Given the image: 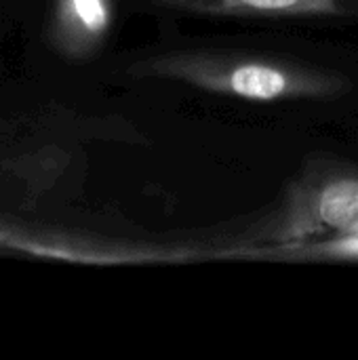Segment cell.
I'll return each instance as SVG.
<instances>
[{
  "label": "cell",
  "instance_id": "obj_1",
  "mask_svg": "<svg viewBox=\"0 0 358 360\" xmlns=\"http://www.w3.org/2000/svg\"><path fill=\"white\" fill-rule=\"evenodd\" d=\"M135 72V76L173 80L205 93L257 103L329 99L348 89V80L338 72L241 53H165L146 59Z\"/></svg>",
  "mask_w": 358,
  "mask_h": 360
},
{
  "label": "cell",
  "instance_id": "obj_2",
  "mask_svg": "<svg viewBox=\"0 0 358 360\" xmlns=\"http://www.w3.org/2000/svg\"><path fill=\"white\" fill-rule=\"evenodd\" d=\"M323 234L358 236V171L321 167L304 175L262 238L293 247Z\"/></svg>",
  "mask_w": 358,
  "mask_h": 360
},
{
  "label": "cell",
  "instance_id": "obj_3",
  "mask_svg": "<svg viewBox=\"0 0 358 360\" xmlns=\"http://www.w3.org/2000/svg\"><path fill=\"white\" fill-rule=\"evenodd\" d=\"M175 11L255 19H358V0H156Z\"/></svg>",
  "mask_w": 358,
  "mask_h": 360
},
{
  "label": "cell",
  "instance_id": "obj_4",
  "mask_svg": "<svg viewBox=\"0 0 358 360\" xmlns=\"http://www.w3.org/2000/svg\"><path fill=\"white\" fill-rule=\"evenodd\" d=\"M112 23L110 0H57L55 36L70 55L91 53Z\"/></svg>",
  "mask_w": 358,
  "mask_h": 360
},
{
  "label": "cell",
  "instance_id": "obj_5",
  "mask_svg": "<svg viewBox=\"0 0 358 360\" xmlns=\"http://www.w3.org/2000/svg\"><path fill=\"white\" fill-rule=\"evenodd\" d=\"M310 255L327 259H358V236H338L329 243H312Z\"/></svg>",
  "mask_w": 358,
  "mask_h": 360
}]
</instances>
